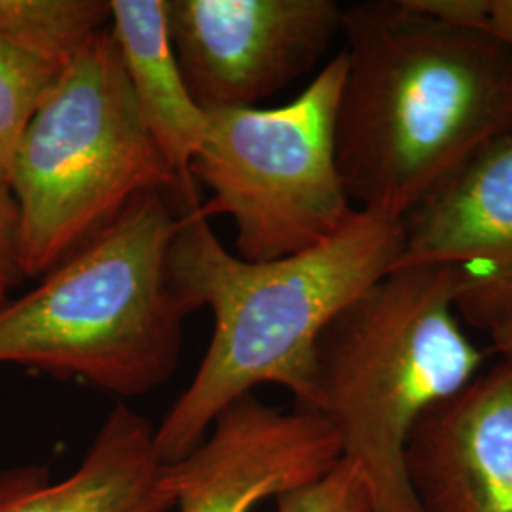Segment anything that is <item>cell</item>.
Wrapping results in <instances>:
<instances>
[{
    "label": "cell",
    "mask_w": 512,
    "mask_h": 512,
    "mask_svg": "<svg viewBox=\"0 0 512 512\" xmlns=\"http://www.w3.org/2000/svg\"><path fill=\"white\" fill-rule=\"evenodd\" d=\"M167 192L129 203L84 247L0 306V365L86 380L141 397L179 368L183 311L167 279L179 226Z\"/></svg>",
    "instance_id": "4"
},
{
    "label": "cell",
    "mask_w": 512,
    "mask_h": 512,
    "mask_svg": "<svg viewBox=\"0 0 512 512\" xmlns=\"http://www.w3.org/2000/svg\"><path fill=\"white\" fill-rule=\"evenodd\" d=\"M454 266L393 268L317 344V412L342 458L365 476L372 512H421L404 452L418 421L482 372L486 353L461 329Z\"/></svg>",
    "instance_id": "3"
},
{
    "label": "cell",
    "mask_w": 512,
    "mask_h": 512,
    "mask_svg": "<svg viewBox=\"0 0 512 512\" xmlns=\"http://www.w3.org/2000/svg\"><path fill=\"white\" fill-rule=\"evenodd\" d=\"M10 190L27 279L54 270L143 194L167 192L181 203V186L145 124L110 25L65 65L25 129Z\"/></svg>",
    "instance_id": "5"
},
{
    "label": "cell",
    "mask_w": 512,
    "mask_h": 512,
    "mask_svg": "<svg viewBox=\"0 0 512 512\" xmlns=\"http://www.w3.org/2000/svg\"><path fill=\"white\" fill-rule=\"evenodd\" d=\"M156 427L118 404L71 475L52 480L40 465L0 473V512H171Z\"/></svg>",
    "instance_id": "11"
},
{
    "label": "cell",
    "mask_w": 512,
    "mask_h": 512,
    "mask_svg": "<svg viewBox=\"0 0 512 512\" xmlns=\"http://www.w3.org/2000/svg\"><path fill=\"white\" fill-rule=\"evenodd\" d=\"M454 266L458 311L476 329L512 313V131L482 148L404 219L395 268Z\"/></svg>",
    "instance_id": "9"
},
{
    "label": "cell",
    "mask_w": 512,
    "mask_h": 512,
    "mask_svg": "<svg viewBox=\"0 0 512 512\" xmlns=\"http://www.w3.org/2000/svg\"><path fill=\"white\" fill-rule=\"evenodd\" d=\"M336 0H165L194 101L251 109L308 73L342 29Z\"/></svg>",
    "instance_id": "7"
},
{
    "label": "cell",
    "mask_w": 512,
    "mask_h": 512,
    "mask_svg": "<svg viewBox=\"0 0 512 512\" xmlns=\"http://www.w3.org/2000/svg\"><path fill=\"white\" fill-rule=\"evenodd\" d=\"M346 71L342 50L287 105L205 112L207 129L190 173L211 192L203 215L234 220L239 258L272 262L304 253L357 211L336 162Z\"/></svg>",
    "instance_id": "6"
},
{
    "label": "cell",
    "mask_w": 512,
    "mask_h": 512,
    "mask_svg": "<svg viewBox=\"0 0 512 512\" xmlns=\"http://www.w3.org/2000/svg\"><path fill=\"white\" fill-rule=\"evenodd\" d=\"M488 334L492 338V348L499 357V363L507 366L512 376V313Z\"/></svg>",
    "instance_id": "18"
},
{
    "label": "cell",
    "mask_w": 512,
    "mask_h": 512,
    "mask_svg": "<svg viewBox=\"0 0 512 512\" xmlns=\"http://www.w3.org/2000/svg\"><path fill=\"white\" fill-rule=\"evenodd\" d=\"M167 279L184 317L213 311L215 329L192 382L156 427L169 463L194 450L213 421L262 384L317 410V344L330 321L391 272L404 220L357 209L323 243L272 262H247L215 236L202 203L179 211Z\"/></svg>",
    "instance_id": "2"
},
{
    "label": "cell",
    "mask_w": 512,
    "mask_h": 512,
    "mask_svg": "<svg viewBox=\"0 0 512 512\" xmlns=\"http://www.w3.org/2000/svg\"><path fill=\"white\" fill-rule=\"evenodd\" d=\"M437 18L467 25L501 40L512 50V0H412Z\"/></svg>",
    "instance_id": "16"
},
{
    "label": "cell",
    "mask_w": 512,
    "mask_h": 512,
    "mask_svg": "<svg viewBox=\"0 0 512 512\" xmlns=\"http://www.w3.org/2000/svg\"><path fill=\"white\" fill-rule=\"evenodd\" d=\"M65 65L0 37V183L10 186L19 143Z\"/></svg>",
    "instance_id": "14"
},
{
    "label": "cell",
    "mask_w": 512,
    "mask_h": 512,
    "mask_svg": "<svg viewBox=\"0 0 512 512\" xmlns=\"http://www.w3.org/2000/svg\"><path fill=\"white\" fill-rule=\"evenodd\" d=\"M342 459L338 435L317 410H281L253 393L222 410L202 442L169 461L175 512H255L327 475Z\"/></svg>",
    "instance_id": "8"
},
{
    "label": "cell",
    "mask_w": 512,
    "mask_h": 512,
    "mask_svg": "<svg viewBox=\"0 0 512 512\" xmlns=\"http://www.w3.org/2000/svg\"><path fill=\"white\" fill-rule=\"evenodd\" d=\"M27 277L19 255V211L8 184L0 183V287L12 289Z\"/></svg>",
    "instance_id": "17"
},
{
    "label": "cell",
    "mask_w": 512,
    "mask_h": 512,
    "mask_svg": "<svg viewBox=\"0 0 512 512\" xmlns=\"http://www.w3.org/2000/svg\"><path fill=\"white\" fill-rule=\"evenodd\" d=\"M110 25V0H0V37L67 65Z\"/></svg>",
    "instance_id": "13"
},
{
    "label": "cell",
    "mask_w": 512,
    "mask_h": 512,
    "mask_svg": "<svg viewBox=\"0 0 512 512\" xmlns=\"http://www.w3.org/2000/svg\"><path fill=\"white\" fill-rule=\"evenodd\" d=\"M336 162L357 209L404 220L512 131V50L412 0L344 8Z\"/></svg>",
    "instance_id": "1"
},
{
    "label": "cell",
    "mask_w": 512,
    "mask_h": 512,
    "mask_svg": "<svg viewBox=\"0 0 512 512\" xmlns=\"http://www.w3.org/2000/svg\"><path fill=\"white\" fill-rule=\"evenodd\" d=\"M110 31L135 101L181 186L179 211L200 203L190 164L202 148L207 114L184 80L167 29L165 0H110Z\"/></svg>",
    "instance_id": "12"
},
{
    "label": "cell",
    "mask_w": 512,
    "mask_h": 512,
    "mask_svg": "<svg viewBox=\"0 0 512 512\" xmlns=\"http://www.w3.org/2000/svg\"><path fill=\"white\" fill-rule=\"evenodd\" d=\"M275 501L277 512H372L365 476L344 458L319 480Z\"/></svg>",
    "instance_id": "15"
},
{
    "label": "cell",
    "mask_w": 512,
    "mask_h": 512,
    "mask_svg": "<svg viewBox=\"0 0 512 512\" xmlns=\"http://www.w3.org/2000/svg\"><path fill=\"white\" fill-rule=\"evenodd\" d=\"M6 294H8V291H6V289H2V287H0V306H2V304H4V302H6Z\"/></svg>",
    "instance_id": "19"
},
{
    "label": "cell",
    "mask_w": 512,
    "mask_h": 512,
    "mask_svg": "<svg viewBox=\"0 0 512 512\" xmlns=\"http://www.w3.org/2000/svg\"><path fill=\"white\" fill-rule=\"evenodd\" d=\"M406 475L421 512H512V376L482 370L414 427Z\"/></svg>",
    "instance_id": "10"
}]
</instances>
